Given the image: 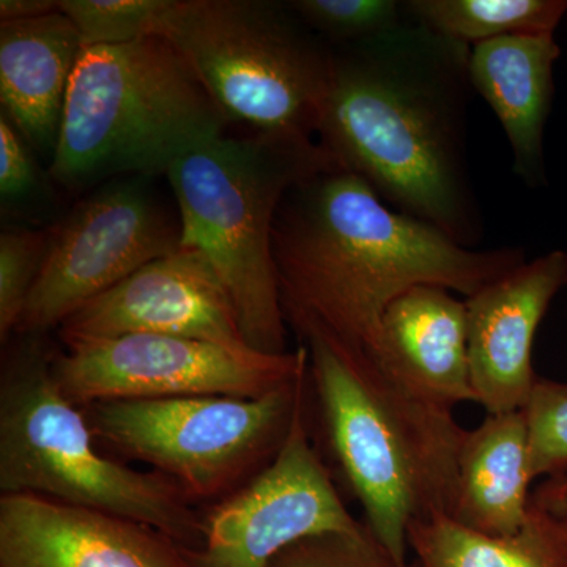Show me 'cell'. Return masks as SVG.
I'll list each match as a JSON object with an SVG mask.
<instances>
[{
    "label": "cell",
    "instance_id": "obj_4",
    "mask_svg": "<svg viewBox=\"0 0 567 567\" xmlns=\"http://www.w3.org/2000/svg\"><path fill=\"white\" fill-rule=\"evenodd\" d=\"M227 125L196 71L163 37L84 48L50 174L69 192L167 175L183 155L226 134Z\"/></svg>",
    "mask_w": 567,
    "mask_h": 567
},
{
    "label": "cell",
    "instance_id": "obj_8",
    "mask_svg": "<svg viewBox=\"0 0 567 567\" xmlns=\"http://www.w3.org/2000/svg\"><path fill=\"white\" fill-rule=\"evenodd\" d=\"M309 391L308 365L260 395H181L84 406L96 442L171 477L196 505L229 498L281 453Z\"/></svg>",
    "mask_w": 567,
    "mask_h": 567
},
{
    "label": "cell",
    "instance_id": "obj_5",
    "mask_svg": "<svg viewBox=\"0 0 567 567\" xmlns=\"http://www.w3.org/2000/svg\"><path fill=\"white\" fill-rule=\"evenodd\" d=\"M334 167L317 141L223 134L183 155L166 175L181 246L210 260L233 298L246 344L257 352L289 353L274 257L279 207L295 186Z\"/></svg>",
    "mask_w": 567,
    "mask_h": 567
},
{
    "label": "cell",
    "instance_id": "obj_21",
    "mask_svg": "<svg viewBox=\"0 0 567 567\" xmlns=\"http://www.w3.org/2000/svg\"><path fill=\"white\" fill-rule=\"evenodd\" d=\"M293 13L330 47L360 43L409 22L399 0H293Z\"/></svg>",
    "mask_w": 567,
    "mask_h": 567
},
{
    "label": "cell",
    "instance_id": "obj_28",
    "mask_svg": "<svg viewBox=\"0 0 567 567\" xmlns=\"http://www.w3.org/2000/svg\"><path fill=\"white\" fill-rule=\"evenodd\" d=\"M547 483L550 484L551 488H554L559 496L567 499V475L550 477V480H547Z\"/></svg>",
    "mask_w": 567,
    "mask_h": 567
},
{
    "label": "cell",
    "instance_id": "obj_18",
    "mask_svg": "<svg viewBox=\"0 0 567 567\" xmlns=\"http://www.w3.org/2000/svg\"><path fill=\"white\" fill-rule=\"evenodd\" d=\"M532 483L524 410L487 415L462 440L451 518L483 535H516L527 522Z\"/></svg>",
    "mask_w": 567,
    "mask_h": 567
},
{
    "label": "cell",
    "instance_id": "obj_20",
    "mask_svg": "<svg viewBox=\"0 0 567 567\" xmlns=\"http://www.w3.org/2000/svg\"><path fill=\"white\" fill-rule=\"evenodd\" d=\"M409 21L457 43L554 33L567 0H409Z\"/></svg>",
    "mask_w": 567,
    "mask_h": 567
},
{
    "label": "cell",
    "instance_id": "obj_14",
    "mask_svg": "<svg viewBox=\"0 0 567 567\" xmlns=\"http://www.w3.org/2000/svg\"><path fill=\"white\" fill-rule=\"evenodd\" d=\"M0 567H192L185 548L126 518L37 495L0 496Z\"/></svg>",
    "mask_w": 567,
    "mask_h": 567
},
{
    "label": "cell",
    "instance_id": "obj_22",
    "mask_svg": "<svg viewBox=\"0 0 567 567\" xmlns=\"http://www.w3.org/2000/svg\"><path fill=\"white\" fill-rule=\"evenodd\" d=\"M169 0H59L84 48L117 47L156 35Z\"/></svg>",
    "mask_w": 567,
    "mask_h": 567
},
{
    "label": "cell",
    "instance_id": "obj_9",
    "mask_svg": "<svg viewBox=\"0 0 567 567\" xmlns=\"http://www.w3.org/2000/svg\"><path fill=\"white\" fill-rule=\"evenodd\" d=\"M55 349L52 374L76 406L181 395L260 398L293 382L308 350L267 354L248 346L162 334L70 339Z\"/></svg>",
    "mask_w": 567,
    "mask_h": 567
},
{
    "label": "cell",
    "instance_id": "obj_6",
    "mask_svg": "<svg viewBox=\"0 0 567 567\" xmlns=\"http://www.w3.org/2000/svg\"><path fill=\"white\" fill-rule=\"evenodd\" d=\"M44 334H17L0 377V491L99 511L163 533L185 550L204 543V516L171 477L140 472L96 446L81 406L52 374Z\"/></svg>",
    "mask_w": 567,
    "mask_h": 567
},
{
    "label": "cell",
    "instance_id": "obj_25",
    "mask_svg": "<svg viewBox=\"0 0 567 567\" xmlns=\"http://www.w3.org/2000/svg\"><path fill=\"white\" fill-rule=\"evenodd\" d=\"M270 567H399L363 525L354 533H323L287 547Z\"/></svg>",
    "mask_w": 567,
    "mask_h": 567
},
{
    "label": "cell",
    "instance_id": "obj_26",
    "mask_svg": "<svg viewBox=\"0 0 567 567\" xmlns=\"http://www.w3.org/2000/svg\"><path fill=\"white\" fill-rule=\"evenodd\" d=\"M39 185L24 137L6 114L0 115V196L3 203L24 199Z\"/></svg>",
    "mask_w": 567,
    "mask_h": 567
},
{
    "label": "cell",
    "instance_id": "obj_3",
    "mask_svg": "<svg viewBox=\"0 0 567 567\" xmlns=\"http://www.w3.org/2000/svg\"><path fill=\"white\" fill-rule=\"evenodd\" d=\"M292 330L309 358V416L365 527L399 567L417 518L451 517L466 434L453 412L420 401L371 353L316 323Z\"/></svg>",
    "mask_w": 567,
    "mask_h": 567
},
{
    "label": "cell",
    "instance_id": "obj_23",
    "mask_svg": "<svg viewBox=\"0 0 567 567\" xmlns=\"http://www.w3.org/2000/svg\"><path fill=\"white\" fill-rule=\"evenodd\" d=\"M52 240L54 229L3 230L0 235V339L3 346L17 333Z\"/></svg>",
    "mask_w": 567,
    "mask_h": 567
},
{
    "label": "cell",
    "instance_id": "obj_13",
    "mask_svg": "<svg viewBox=\"0 0 567 567\" xmlns=\"http://www.w3.org/2000/svg\"><path fill=\"white\" fill-rule=\"evenodd\" d=\"M567 286V252L527 260L465 298L470 377L487 415L524 410L539 375L533 342L551 301Z\"/></svg>",
    "mask_w": 567,
    "mask_h": 567
},
{
    "label": "cell",
    "instance_id": "obj_15",
    "mask_svg": "<svg viewBox=\"0 0 567 567\" xmlns=\"http://www.w3.org/2000/svg\"><path fill=\"white\" fill-rule=\"evenodd\" d=\"M399 385L453 412L476 402L468 360L465 300L439 286H416L388 306L371 353Z\"/></svg>",
    "mask_w": 567,
    "mask_h": 567
},
{
    "label": "cell",
    "instance_id": "obj_7",
    "mask_svg": "<svg viewBox=\"0 0 567 567\" xmlns=\"http://www.w3.org/2000/svg\"><path fill=\"white\" fill-rule=\"evenodd\" d=\"M156 35L189 62L229 123L316 141L333 51L289 3L169 0Z\"/></svg>",
    "mask_w": 567,
    "mask_h": 567
},
{
    "label": "cell",
    "instance_id": "obj_10",
    "mask_svg": "<svg viewBox=\"0 0 567 567\" xmlns=\"http://www.w3.org/2000/svg\"><path fill=\"white\" fill-rule=\"evenodd\" d=\"M148 181L107 182L54 227L50 254L14 334L61 328L93 298L181 248V219L159 203Z\"/></svg>",
    "mask_w": 567,
    "mask_h": 567
},
{
    "label": "cell",
    "instance_id": "obj_27",
    "mask_svg": "<svg viewBox=\"0 0 567 567\" xmlns=\"http://www.w3.org/2000/svg\"><path fill=\"white\" fill-rule=\"evenodd\" d=\"M59 11V0H2L0 22L33 20Z\"/></svg>",
    "mask_w": 567,
    "mask_h": 567
},
{
    "label": "cell",
    "instance_id": "obj_17",
    "mask_svg": "<svg viewBox=\"0 0 567 567\" xmlns=\"http://www.w3.org/2000/svg\"><path fill=\"white\" fill-rule=\"evenodd\" d=\"M82 51L76 25L61 10L33 20L0 22L2 114L50 158Z\"/></svg>",
    "mask_w": 567,
    "mask_h": 567
},
{
    "label": "cell",
    "instance_id": "obj_24",
    "mask_svg": "<svg viewBox=\"0 0 567 567\" xmlns=\"http://www.w3.org/2000/svg\"><path fill=\"white\" fill-rule=\"evenodd\" d=\"M524 413L532 480L567 475V383L539 377Z\"/></svg>",
    "mask_w": 567,
    "mask_h": 567
},
{
    "label": "cell",
    "instance_id": "obj_2",
    "mask_svg": "<svg viewBox=\"0 0 567 567\" xmlns=\"http://www.w3.org/2000/svg\"><path fill=\"white\" fill-rule=\"evenodd\" d=\"M287 324L316 323L372 353L388 306L416 286L468 298L527 262L514 246L466 248L391 208L347 171H323L287 194L274 230Z\"/></svg>",
    "mask_w": 567,
    "mask_h": 567
},
{
    "label": "cell",
    "instance_id": "obj_11",
    "mask_svg": "<svg viewBox=\"0 0 567 567\" xmlns=\"http://www.w3.org/2000/svg\"><path fill=\"white\" fill-rule=\"evenodd\" d=\"M363 525L347 509L315 445L308 391L274 464L204 514L203 546L185 555L192 567H270L305 537Z\"/></svg>",
    "mask_w": 567,
    "mask_h": 567
},
{
    "label": "cell",
    "instance_id": "obj_1",
    "mask_svg": "<svg viewBox=\"0 0 567 567\" xmlns=\"http://www.w3.org/2000/svg\"><path fill=\"white\" fill-rule=\"evenodd\" d=\"M331 51L320 147L394 210L476 248L484 219L468 163L472 47L409 21Z\"/></svg>",
    "mask_w": 567,
    "mask_h": 567
},
{
    "label": "cell",
    "instance_id": "obj_12",
    "mask_svg": "<svg viewBox=\"0 0 567 567\" xmlns=\"http://www.w3.org/2000/svg\"><path fill=\"white\" fill-rule=\"evenodd\" d=\"M59 334L62 341L162 334L248 346L221 278L199 249L186 246L93 298L61 324Z\"/></svg>",
    "mask_w": 567,
    "mask_h": 567
},
{
    "label": "cell",
    "instance_id": "obj_19",
    "mask_svg": "<svg viewBox=\"0 0 567 567\" xmlns=\"http://www.w3.org/2000/svg\"><path fill=\"white\" fill-rule=\"evenodd\" d=\"M406 544L421 567H567V499L546 481L516 535H483L436 514L413 522Z\"/></svg>",
    "mask_w": 567,
    "mask_h": 567
},
{
    "label": "cell",
    "instance_id": "obj_16",
    "mask_svg": "<svg viewBox=\"0 0 567 567\" xmlns=\"http://www.w3.org/2000/svg\"><path fill=\"white\" fill-rule=\"evenodd\" d=\"M561 54L554 33L503 37L470 52L473 91L494 111L513 152V171L525 185H546L544 132L555 96Z\"/></svg>",
    "mask_w": 567,
    "mask_h": 567
}]
</instances>
